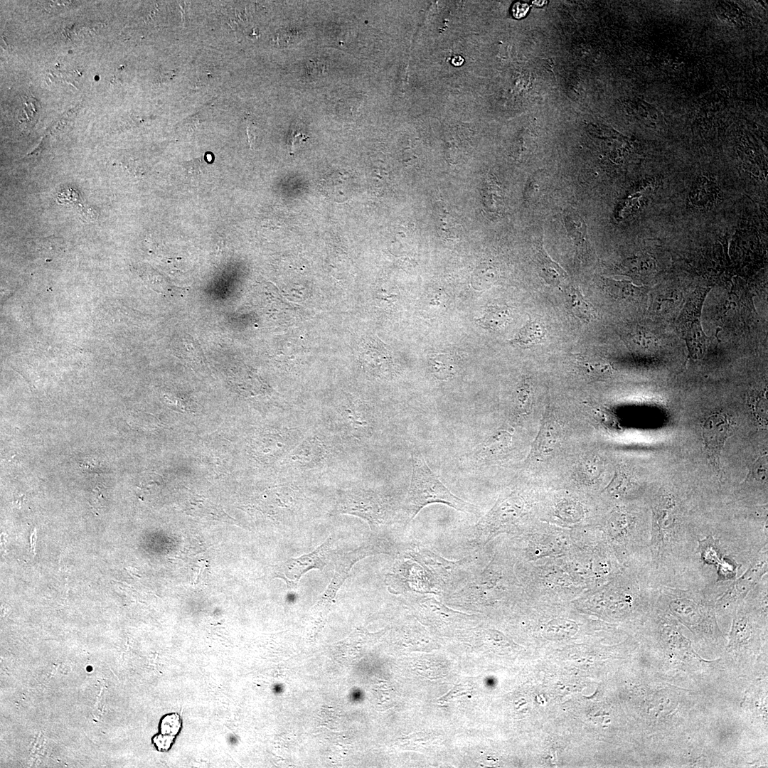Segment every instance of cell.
<instances>
[{
  "label": "cell",
  "instance_id": "cell-4",
  "mask_svg": "<svg viewBox=\"0 0 768 768\" xmlns=\"http://www.w3.org/2000/svg\"><path fill=\"white\" fill-rule=\"evenodd\" d=\"M526 511V501L518 491L499 496L491 510L476 524L466 529L464 538L469 548H485L495 536L517 531Z\"/></svg>",
  "mask_w": 768,
  "mask_h": 768
},
{
  "label": "cell",
  "instance_id": "cell-13",
  "mask_svg": "<svg viewBox=\"0 0 768 768\" xmlns=\"http://www.w3.org/2000/svg\"><path fill=\"white\" fill-rule=\"evenodd\" d=\"M326 449L316 436H309L295 447L285 457L286 462L295 468H311L324 460Z\"/></svg>",
  "mask_w": 768,
  "mask_h": 768
},
{
  "label": "cell",
  "instance_id": "cell-11",
  "mask_svg": "<svg viewBox=\"0 0 768 768\" xmlns=\"http://www.w3.org/2000/svg\"><path fill=\"white\" fill-rule=\"evenodd\" d=\"M289 432L270 430L258 434L252 441L255 457L262 462H271L281 458L294 447L296 439Z\"/></svg>",
  "mask_w": 768,
  "mask_h": 768
},
{
  "label": "cell",
  "instance_id": "cell-36",
  "mask_svg": "<svg viewBox=\"0 0 768 768\" xmlns=\"http://www.w3.org/2000/svg\"><path fill=\"white\" fill-rule=\"evenodd\" d=\"M36 540V530H35L33 532V533L31 535V549L33 550V553L35 552L34 550H35Z\"/></svg>",
  "mask_w": 768,
  "mask_h": 768
},
{
  "label": "cell",
  "instance_id": "cell-34",
  "mask_svg": "<svg viewBox=\"0 0 768 768\" xmlns=\"http://www.w3.org/2000/svg\"><path fill=\"white\" fill-rule=\"evenodd\" d=\"M464 63V58L460 55H456L452 59V63L455 66H459Z\"/></svg>",
  "mask_w": 768,
  "mask_h": 768
},
{
  "label": "cell",
  "instance_id": "cell-14",
  "mask_svg": "<svg viewBox=\"0 0 768 768\" xmlns=\"http://www.w3.org/2000/svg\"><path fill=\"white\" fill-rule=\"evenodd\" d=\"M511 444V432L505 429L498 430L471 452L469 459L475 464H484L496 459L506 452Z\"/></svg>",
  "mask_w": 768,
  "mask_h": 768
},
{
  "label": "cell",
  "instance_id": "cell-38",
  "mask_svg": "<svg viewBox=\"0 0 768 768\" xmlns=\"http://www.w3.org/2000/svg\"><path fill=\"white\" fill-rule=\"evenodd\" d=\"M546 1H535L533 4L538 6H542L545 4Z\"/></svg>",
  "mask_w": 768,
  "mask_h": 768
},
{
  "label": "cell",
  "instance_id": "cell-35",
  "mask_svg": "<svg viewBox=\"0 0 768 768\" xmlns=\"http://www.w3.org/2000/svg\"><path fill=\"white\" fill-rule=\"evenodd\" d=\"M361 698V692L358 690L352 691L350 694V698L352 701H358Z\"/></svg>",
  "mask_w": 768,
  "mask_h": 768
},
{
  "label": "cell",
  "instance_id": "cell-24",
  "mask_svg": "<svg viewBox=\"0 0 768 768\" xmlns=\"http://www.w3.org/2000/svg\"><path fill=\"white\" fill-rule=\"evenodd\" d=\"M567 294L571 309L576 316L586 322L594 319L593 309L585 299L578 288L571 287Z\"/></svg>",
  "mask_w": 768,
  "mask_h": 768
},
{
  "label": "cell",
  "instance_id": "cell-2",
  "mask_svg": "<svg viewBox=\"0 0 768 768\" xmlns=\"http://www.w3.org/2000/svg\"><path fill=\"white\" fill-rule=\"evenodd\" d=\"M488 555L484 548L478 549L461 560L452 561L413 543L400 555L419 563L432 579L437 594L446 597L462 588L481 571L489 561Z\"/></svg>",
  "mask_w": 768,
  "mask_h": 768
},
{
  "label": "cell",
  "instance_id": "cell-1",
  "mask_svg": "<svg viewBox=\"0 0 768 768\" xmlns=\"http://www.w3.org/2000/svg\"><path fill=\"white\" fill-rule=\"evenodd\" d=\"M514 566L511 552L498 550L481 571L444 598L449 604L473 609L498 607L523 594Z\"/></svg>",
  "mask_w": 768,
  "mask_h": 768
},
{
  "label": "cell",
  "instance_id": "cell-33",
  "mask_svg": "<svg viewBox=\"0 0 768 768\" xmlns=\"http://www.w3.org/2000/svg\"><path fill=\"white\" fill-rule=\"evenodd\" d=\"M247 134L250 146H252L256 138V131L253 125L250 124L247 125Z\"/></svg>",
  "mask_w": 768,
  "mask_h": 768
},
{
  "label": "cell",
  "instance_id": "cell-10",
  "mask_svg": "<svg viewBox=\"0 0 768 768\" xmlns=\"http://www.w3.org/2000/svg\"><path fill=\"white\" fill-rule=\"evenodd\" d=\"M731 420L727 415L716 412L708 417L702 425L705 449L715 470L721 472L720 455L724 445L731 436Z\"/></svg>",
  "mask_w": 768,
  "mask_h": 768
},
{
  "label": "cell",
  "instance_id": "cell-28",
  "mask_svg": "<svg viewBox=\"0 0 768 768\" xmlns=\"http://www.w3.org/2000/svg\"><path fill=\"white\" fill-rule=\"evenodd\" d=\"M580 475L587 481H594L600 476L602 464L599 459L592 457L580 463Z\"/></svg>",
  "mask_w": 768,
  "mask_h": 768
},
{
  "label": "cell",
  "instance_id": "cell-19",
  "mask_svg": "<svg viewBox=\"0 0 768 768\" xmlns=\"http://www.w3.org/2000/svg\"><path fill=\"white\" fill-rule=\"evenodd\" d=\"M575 363L577 368L588 379H604L612 373L609 363L598 357L576 354Z\"/></svg>",
  "mask_w": 768,
  "mask_h": 768
},
{
  "label": "cell",
  "instance_id": "cell-9",
  "mask_svg": "<svg viewBox=\"0 0 768 768\" xmlns=\"http://www.w3.org/2000/svg\"><path fill=\"white\" fill-rule=\"evenodd\" d=\"M398 562L390 575L391 587H398L397 590L404 593H437L435 587L427 571L417 562Z\"/></svg>",
  "mask_w": 768,
  "mask_h": 768
},
{
  "label": "cell",
  "instance_id": "cell-23",
  "mask_svg": "<svg viewBox=\"0 0 768 768\" xmlns=\"http://www.w3.org/2000/svg\"><path fill=\"white\" fill-rule=\"evenodd\" d=\"M533 399L532 387L527 381H523L518 388L513 405V416L516 420L524 418L531 409Z\"/></svg>",
  "mask_w": 768,
  "mask_h": 768
},
{
  "label": "cell",
  "instance_id": "cell-18",
  "mask_svg": "<svg viewBox=\"0 0 768 768\" xmlns=\"http://www.w3.org/2000/svg\"><path fill=\"white\" fill-rule=\"evenodd\" d=\"M537 248L535 261L540 276L548 284L559 287L565 281L567 273L548 256L543 248V243L540 244Z\"/></svg>",
  "mask_w": 768,
  "mask_h": 768
},
{
  "label": "cell",
  "instance_id": "cell-12",
  "mask_svg": "<svg viewBox=\"0 0 768 768\" xmlns=\"http://www.w3.org/2000/svg\"><path fill=\"white\" fill-rule=\"evenodd\" d=\"M767 571V553H762L751 562L748 569L736 579L718 600V604L727 606L742 600L757 585Z\"/></svg>",
  "mask_w": 768,
  "mask_h": 768
},
{
  "label": "cell",
  "instance_id": "cell-15",
  "mask_svg": "<svg viewBox=\"0 0 768 768\" xmlns=\"http://www.w3.org/2000/svg\"><path fill=\"white\" fill-rule=\"evenodd\" d=\"M561 437V427L550 412L543 417L541 425L535 439L532 443L528 458L535 456H546L553 452Z\"/></svg>",
  "mask_w": 768,
  "mask_h": 768
},
{
  "label": "cell",
  "instance_id": "cell-25",
  "mask_svg": "<svg viewBox=\"0 0 768 768\" xmlns=\"http://www.w3.org/2000/svg\"><path fill=\"white\" fill-rule=\"evenodd\" d=\"M577 631V625L572 622L563 619H557L550 621L544 629L545 636L550 639H563L569 637Z\"/></svg>",
  "mask_w": 768,
  "mask_h": 768
},
{
  "label": "cell",
  "instance_id": "cell-26",
  "mask_svg": "<svg viewBox=\"0 0 768 768\" xmlns=\"http://www.w3.org/2000/svg\"><path fill=\"white\" fill-rule=\"evenodd\" d=\"M509 318V311L507 308L491 306L481 319H478V322L484 328L495 330L504 326Z\"/></svg>",
  "mask_w": 768,
  "mask_h": 768
},
{
  "label": "cell",
  "instance_id": "cell-8",
  "mask_svg": "<svg viewBox=\"0 0 768 768\" xmlns=\"http://www.w3.org/2000/svg\"><path fill=\"white\" fill-rule=\"evenodd\" d=\"M336 540L335 536L331 535L311 553L283 562L277 569V577L285 581L289 589L294 590L301 577L306 572L312 569H324L331 555L332 546Z\"/></svg>",
  "mask_w": 768,
  "mask_h": 768
},
{
  "label": "cell",
  "instance_id": "cell-32",
  "mask_svg": "<svg viewBox=\"0 0 768 768\" xmlns=\"http://www.w3.org/2000/svg\"><path fill=\"white\" fill-rule=\"evenodd\" d=\"M530 9V6L522 1L515 3L511 9L513 16L516 18H521L526 16Z\"/></svg>",
  "mask_w": 768,
  "mask_h": 768
},
{
  "label": "cell",
  "instance_id": "cell-17",
  "mask_svg": "<svg viewBox=\"0 0 768 768\" xmlns=\"http://www.w3.org/2000/svg\"><path fill=\"white\" fill-rule=\"evenodd\" d=\"M634 522L631 516L623 511L614 512L608 521V535L619 546L627 547L634 538Z\"/></svg>",
  "mask_w": 768,
  "mask_h": 768
},
{
  "label": "cell",
  "instance_id": "cell-31",
  "mask_svg": "<svg viewBox=\"0 0 768 768\" xmlns=\"http://www.w3.org/2000/svg\"><path fill=\"white\" fill-rule=\"evenodd\" d=\"M205 168V162L202 159L191 161L186 165L188 174H192V176H196V174L203 173Z\"/></svg>",
  "mask_w": 768,
  "mask_h": 768
},
{
  "label": "cell",
  "instance_id": "cell-29",
  "mask_svg": "<svg viewBox=\"0 0 768 768\" xmlns=\"http://www.w3.org/2000/svg\"><path fill=\"white\" fill-rule=\"evenodd\" d=\"M619 472L615 474L612 481L607 487L608 492L616 497L623 496L626 494L631 486L628 476L622 471Z\"/></svg>",
  "mask_w": 768,
  "mask_h": 768
},
{
  "label": "cell",
  "instance_id": "cell-5",
  "mask_svg": "<svg viewBox=\"0 0 768 768\" xmlns=\"http://www.w3.org/2000/svg\"><path fill=\"white\" fill-rule=\"evenodd\" d=\"M686 535L682 534L676 515V501L671 494L663 493L652 507L649 548L653 561L658 567L668 562L680 551Z\"/></svg>",
  "mask_w": 768,
  "mask_h": 768
},
{
  "label": "cell",
  "instance_id": "cell-16",
  "mask_svg": "<svg viewBox=\"0 0 768 768\" xmlns=\"http://www.w3.org/2000/svg\"><path fill=\"white\" fill-rule=\"evenodd\" d=\"M340 415L356 436H368L373 426V416L363 405L351 403L341 408Z\"/></svg>",
  "mask_w": 768,
  "mask_h": 768
},
{
  "label": "cell",
  "instance_id": "cell-7",
  "mask_svg": "<svg viewBox=\"0 0 768 768\" xmlns=\"http://www.w3.org/2000/svg\"><path fill=\"white\" fill-rule=\"evenodd\" d=\"M706 291L700 289L693 294L677 321L679 333L686 340L690 355L695 358L703 354L708 339L700 321L701 308L706 296Z\"/></svg>",
  "mask_w": 768,
  "mask_h": 768
},
{
  "label": "cell",
  "instance_id": "cell-6",
  "mask_svg": "<svg viewBox=\"0 0 768 768\" xmlns=\"http://www.w3.org/2000/svg\"><path fill=\"white\" fill-rule=\"evenodd\" d=\"M334 513L361 518L368 523L372 533H381L384 527L394 523L395 512L391 503L382 494L366 489L341 491Z\"/></svg>",
  "mask_w": 768,
  "mask_h": 768
},
{
  "label": "cell",
  "instance_id": "cell-22",
  "mask_svg": "<svg viewBox=\"0 0 768 768\" xmlns=\"http://www.w3.org/2000/svg\"><path fill=\"white\" fill-rule=\"evenodd\" d=\"M567 232L577 247L586 245L587 227L582 218L574 210H567L564 216Z\"/></svg>",
  "mask_w": 768,
  "mask_h": 768
},
{
  "label": "cell",
  "instance_id": "cell-27",
  "mask_svg": "<svg viewBox=\"0 0 768 768\" xmlns=\"http://www.w3.org/2000/svg\"><path fill=\"white\" fill-rule=\"evenodd\" d=\"M698 543L703 561L708 565L717 566L722 558L718 540L710 535L698 540Z\"/></svg>",
  "mask_w": 768,
  "mask_h": 768
},
{
  "label": "cell",
  "instance_id": "cell-21",
  "mask_svg": "<svg viewBox=\"0 0 768 768\" xmlns=\"http://www.w3.org/2000/svg\"><path fill=\"white\" fill-rule=\"evenodd\" d=\"M433 375L439 380H448L457 372V363L453 357L447 354L432 356L429 362Z\"/></svg>",
  "mask_w": 768,
  "mask_h": 768
},
{
  "label": "cell",
  "instance_id": "cell-37",
  "mask_svg": "<svg viewBox=\"0 0 768 768\" xmlns=\"http://www.w3.org/2000/svg\"><path fill=\"white\" fill-rule=\"evenodd\" d=\"M283 690V686L281 684H276L273 686V692L276 694L282 693Z\"/></svg>",
  "mask_w": 768,
  "mask_h": 768
},
{
  "label": "cell",
  "instance_id": "cell-20",
  "mask_svg": "<svg viewBox=\"0 0 768 768\" xmlns=\"http://www.w3.org/2000/svg\"><path fill=\"white\" fill-rule=\"evenodd\" d=\"M545 334L544 326L536 321L527 323L511 340L513 344L526 347L541 342Z\"/></svg>",
  "mask_w": 768,
  "mask_h": 768
},
{
  "label": "cell",
  "instance_id": "cell-3",
  "mask_svg": "<svg viewBox=\"0 0 768 768\" xmlns=\"http://www.w3.org/2000/svg\"><path fill=\"white\" fill-rule=\"evenodd\" d=\"M411 458L412 476L403 505L405 526L424 507L436 503L446 504L459 511L481 516L479 507L459 498L444 485L418 450L412 452Z\"/></svg>",
  "mask_w": 768,
  "mask_h": 768
},
{
  "label": "cell",
  "instance_id": "cell-30",
  "mask_svg": "<svg viewBox=\"0 0 768 768\" xmlns=\"http://www.w3.org/2000/svg\"><path fill=\"white\" fill-rule=\"evenodd\" d=\"M718 580H727L732 579L737 573L735 564L729 559L722 558L717 565Z\"/></svg>",
  "mask_w": 768,
  "mask_h": 768
}]
</instances>
